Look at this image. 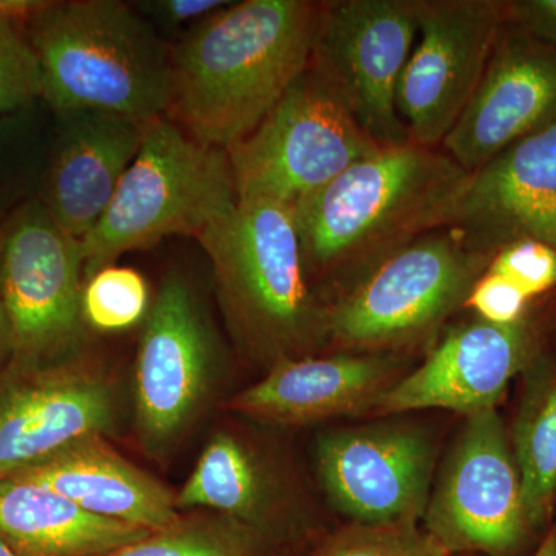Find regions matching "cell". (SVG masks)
<instances>
[{
  "label": "cell",
  "instance_id": "1",
  "mask_svg": "<svg viewBox=\"0 0 556 556\" xmlns=\"http://www.w3.org/2000/svg\"><path fill=\"white\" fill-rule=\"evenodd\" d=\"M470 181L444 150L412 141L351 164L292 207L309 278L338 295L394 252L452 228Z\"/></svg>",
  "mask_w": 556,
  "mask_h": 556
},
{
  "label": "cell",
  "instance_id": "2",
  "mask_svg": "<svg viewBox=\"0 0 556 556\" xmlns=\"http://www.w3.org/2000/svg\"><path fill=\"white\" fill-rule=\"evenodd\" d=\"M320 2L241 0L170 47L166 118L228 150L251 134L309 67Z\"/></svg>",
  "mask_w": 556,
  "mask_h": 556
},
{
  "label": "cell",
  "instance_id": "3",
  "mask_svg": "<svg viewBox=\"0 0 556 556\" xmlns=\"http://www.w3.org/2000/svg\"><path fill=\"white\" fill-rule=\"evenodd\" d=\"M230 332L266 369L327 350L325 302L311 288L294 211L241 200L199 237Z\"/></svg>",
  "mask_w": 556,
  "mask_h": 556
},
{
  "label": "cell",
  "instance_id": "4",
  "mask_svg": "<svg viewBox=\"0 0 556 556\" xmlns=\"http://www.w3.org/2000/svg\"><path fill=\"white\" fill-rule=\"evenodd\" d=\"M25 33L51 112L102 110L146 123L166 115L170 46L131 2L50 0Z\"/></svg>",
  "mask_w": 556,
  "mask_h": 556
},
{
  "label": "cell",
  "instance_id": "5",
  "mask_svg": "<svg viewBox=\"0 0 556 556\" xmlns=\"http://www.w3.org/2000/svg\"><path fill=\"white\" fill-rule=\"evenodd\" d=\"M237 203L226 150L201 144L166 116L152 119L104 217L80 241L84 278L167 237L199 240Z\"/></svg>",
  "mask_w": 556,
  "mask_h": 556
},
{
  "label": "cell",
  "instance_id": "6",
  "mask_svg": "<svg viewBox=\"0 0 556 556\" xmlns=\"http://www.w3.org/2000/svg\"><path fill=\"white\" fill-rule=\"evenodd\" d=\"M492 257L452 229L428 233L325 303L329 353H404L438 334L464 308Z\"/></svg>",
  "mask_w": 556,
  "mask_h": 556
},
{
  "label": "cell",
  "instance_id": "7",
  "mask_svg": "<svg viewBox=\"0 0 556 556\" xmlns=\"http://www.w3.org/2000/svg\"><path fill=\"white\" fill-rule=\"evenodd\" d=\"M382 149L308 67L251 134L226 153L237 197L294 207Z\"/></svg>",
  "mask_w": 556,
  "mask_h": 556
},
{
  "label": "cell",
  "instance_id": "8",
  "mask_svg": "<svg viewBox=\"0 0 556 556\" xmlns=\"http://www.w3.org/2000/svg\"><path fill=\"white\" fill-rule=\"evenodd\" d=\"M422 527L452 556L532 555L543 540L530 521L497 408L466 417L431 489Z\"/></svg>",
  "mask_w": 556,
  "mask_h": 556
},
{
  "label": "cell",
  "instance_id": "9",
  "mask_svg": "<svg viewBox=\"0 0 556 556\" xmlns=\"http://www.w3.org/2000/svg\"><path fill=\"white\" fill-rule=\"evenodd\" d=\"M83 244L39 199L0 226V300L13 368L64 361L86 327L80 313Z\"/></svg>",
  "mask_w": 556,
  "mask_h": 556
},
{
  "label": "cell",
  "instance_id": "10",
  "mask_svg": "<svg viewBox=\"0 0 556 556\" xmlns=\"http://www.w3.org/2000/svg\"><path fill=\"white\" fill-rule=\"evenodd\" d=\"M419 28V0H325L309 67L382 148L408 142L399 116V80Z\"/></svg>",
  "mask_w": 556,
  "mask_h": 556
},
{
  "label": "cell",
  "instance_id": "11",
  "mask_svg": "<svg viewBox=\"0 0 556 556\" xmlns=\"http://www.w3.org/2000/svg\"><path fill=\"white\" fill-rule=\"evenodd\" d=\"M437 456L430 428L393 417L321 433L317 478L328 503L346 522L422 525Z\"/></svg>",
  "mask_w": 556,
  "mask_h": 556
},
{
  "label": "cell",
  "instance_id": "12",
  "mask_svg": "<svg viewBox=\"0 0 556 556\" xmlns=\"http://www.w3.org/2000/svg\"><path fill=\"white\" fill-rule=\"evenodd\" d=\"M219 343L190 281L164 278L139 339L137 428L144 447L163 452L197 419L217 375Z\"/></svg>",
  "mask_w": 556,
  "mask_h": 556
},
{
  "label": "cell",
  "instance_id": "13",
  "mask_svg": "<svg viewBox=\"0 0 556 556\" xmlns=\"http://www.w3.org/2000/svg\"><path fill=\"white\" fill-rule=\"evenodd\" d=\"M506 0H419V39L397 86L409 141L439 149L484 75Z\"/></svg>",
  "mask_w": 556,
  "mask_h": 556
},
{
  "label": "cell",
  "instance_id": "14",
  "mask_svg": "<svg viewBox=\"0 0 556 556\" xmlns=\"http://www.w3.org/2000/svg\"><path fill=\"white\" fill-rule=\"evenodd\" d=\"M547 343L546 320L535 308L507 327L475 317L448 329L419 367L405 372L376 402L372 416L448 409L473 416L497 408L508 383Z\"/></svg>",
  "mask_w": 556,
  "mask_h": 556
},
{
  "label": "cell",
  "instance_id": "15",
  "mask_svg": "<svg viewBox=\"0 0 556 556\" xmlns=\"http://www.w3.org/2000/svg\"><path fill=\"white\" fill-rule=\"evenodd\" d=\"M116 391L101 369L60 361L11 369L0 383V478L50 459L115 426Z\"/></svg>",
  "mask_w": 556,
  "mask_h": 556
},
{
  "label": "cell",
  "instance_id": "16",
  "mask_svg": "<svg viewBox=\"0 0 556 556\" xmlns=\"http://www.w3.org/2000/svg\"><path fill=\"white\" fill-rule=\"evenodd\" d=\"M556 123V47L501 28L484 75L441 148L470 174Z\"/></svg>",
  "mask_w": 556,
  "mask_h": 556
},
{
  "label": "cell",
  "instance_id": "17",
  "mask_svg": "<svg viewBox=\"0 0 556 556\" xmlns=\"http://www.w3.org/2000/svg\"><path fill=\"white\" fill-rule=\"evenodd\" d=\"M53 139L39 201L83 241L104 217L121 179L137 159L146 121L102 112L53 113Z\"/></svg>",
  "mask_w": 556,
  "mask_h": 556
},
{
  "label": "cell",
  "instance_id": "18",
  "mask_svg": "<svg viewBox=\"0 0 556 556\" xmlns=\"http://www.w3.org/2000/svg\"><path fill=\"white\" fill-rule=\"evenodd\" d=\"M450 229L468 248L492 258L521 239L556 249V123L471 174Z\"/></svg>",
  "mask_w": 556,
  "mask_h": 556
},
{
  "label": "cell",
  "instance_id": "19",
  "mask_svg": "<svg viewBox=\"0 0 556 556\" xmlns=\"http://www.w3.org/2000/svg\"><path fill=\"white\" fill-rule=\"evenodd\" d=\"M397 353H329L287 358L237 394L229 408L240 415L300 427L343 416L371 415L376 402L404 376Z\"/></svg>",
  "mask_w": 556,
  "mask_h": 556
},
{
  "label": "cell",
  "instance_id": "20",
  "mask_svg": "<svg viewBox=\"0 0 556 556\" xmlns=\"http://www.w3.org/2000/svg\"><path fill=\"white\" fill-rule=\"evenodd\" d=\"M13 478L47 486L94 517L149 532L182 518L174 493L124 459L104 437L83 439Z\"/></svg>",
  "mask_w": 556,
  "mask_h": 556
},
{
  "label": "cell",
  "instance_id": "21",
  "mask_svg": "<svg viewBox=\"0 0 556 556\" xmlns=\"http://www.w3.org/2000/svg\"><path fill=\"white\" fill-rule=\"evenodd\" d=\"M289 495L276 467L247 439L219 431L175 495L179 511L207 508L239 519L274 541L288 532Z\"/></svg>",
  "mask_w": 556,
  "mask_h": 556
},
{
  "label": "cell",
  "instance_id": "22",
  "mask_svg": "<svg viewBox=\"0 0 556 556\" xmlns=\"http://www.w3.org/2000/svg\"><path fill=\"white\" fill-rule=\"evenodd\" d=\"M148 533L94 517L47 486L0 478V540L16 556H97Z\"/></svg>",
  "mask_w": 556,
  "mask_h": 556
},
{
  "label": "cell",
  "instance_id": "23",
  "mask_svg": "<svg viewBox=\"0 0 556 556\" xmlns=\"http://www.w3.org/2000/svg\"><path fill=\"white\" fill-rule=\"evenodd\" d=\"M521 376V399L508 434L530 521L546 535L556 508L555 348L547 342Z\"/></svg>",
  "mask_w": 556,
  "mask_h": 556
},
{
  "label": "cell",
  "instance_id": "24",
  "mask_svg": "<svg viewBox=\"0 0 556 556\" xmlns=\"http://www.w3.org/2000/svg\"><path fill=\"white\" fill-rule=\"evenodd\" d=\"M54 115L42 100L0 115V226L38 199L49 163Z\"/></svg>",
  "mask_w": 556,
  "mask_h": 556
},
{
  "label": "cell",
  "instance_id": "25",
  "mask_svg": "<svg viewBox=\"0 0 556 556\" xmlns=\"http://www.w3.org/2000/svg\"><path fill=\"white\" fill-rule=\"evenodd\" d=\"M277 541L225 515L181 518L97 556H274Z\"/></svg>",
  "mask_w": 556,
  "mask_h": 556
},
{
  "label": "cell",
  "instance_id": "26",
  "mask_svg": "<svg viewBox=\"0 0 556 556\" xmlns=\"http://www.w3.org/2000/svg\"><path fill=\"white\" fill-rule=\"evenodd\" d=\"M150 308L149 283L137 269L109 265L84 278L80 313L87 327L127 331L144 321Z\"/></svg>",
  "mask_w": 556,
  "mask_h": 556
},
{
  "label": "cell",
  "instance_id": "27",
  "mask_svg": "<svg viewBox=\"0 0 556 556\" xmlns=\"http://www.w3.org/2000/svg\"><path fill=\"white\" fill-rule=\"evenodd\" d=\"M314 556H452L422 525L345 522L329 533Z\"/></svg>",
  "mask_w": 556,
  "mask_h": 556
},
{
  "label": "cell",
  "instance_id": "28",
  "mask_svg": "<svg viewBox=\"0 0 556 556\" xmlns=\"http://www.w3.org/2000/svg\"><path fill=\"white\" fill-rule=\"evenodd\" d=\"M42 100V73L25 25L0 21V115Z\"/></svg>",
  "mask_w": 556,
  "mask_h": 556
},
{
  "label": "cell",
  "instance_id": "29",
  "mask_svg": "<svg viewBox=\"0 0 556 556\" xmlns=\"http://www.w3.org/2000/svg\"><path fill=\"white\" fill-rule=\"evenodd\" d=\"M486 270L514 281L536 302L556 291V249L535 239L517 240L496 251Z\"/></svg>",
  "mask_w": 556,
  "mask_h": 556
},
{
  "label": "cell",
  "instance_id": "30",
  "mask_svg": "<svg viewBox=\"0 0 556 556\" xmlns=\"http://www.w3.org/2000/svg\"><path fill=\"white\" fill-rule=\"evenodd\" d=\"M533 303L514 281L485 270L468 292L464 308L489 324L507 327L529 316Z\"/></svg>",
  "mask_w": 556,
  "mask_h": 556
},
{
  "label": "cell",
  "instance_id": "31",
  "mask_svg": "<svg viewBox=\"0 0 556 556\" xmlns=\"http://www.w3.org/2000/svg\"><path fill=\"white\" fill-rule=\"evenodd\" d=\"M230 2L232 0H137L131 5L172 47Z\"/></svg>",
  "mask_w": 556,
  "mask_h": 556
},
{
  "label": "cell",
  "instance_id": "32",
  "mask_svg": "<svg viewBox=\"0 0 556 556\" xmlns=\"http://www.w3.org/2000/svg\"><path fill=\"white\" fill-rule=\"evenodd\" d=\"M506 21L556 47V0H506Z\"/></svg>",
  "mask_w": 556,
  "mask_h": 556
},
{
  "label": "cell",
  "instance_id": "33",
  "mask_svg": "<svg viewBox=\"0 0 556 556\" xmlns=\"http://www.w3.org/2000/svg\"><path fill=\"white\" fill-rule=\"evenodd\" d=\"M50 0H0V21L25 25L40 13Z\"/></svg>",
  "mask_w": 556,
  "mask_h": 556
},
{
  "label": "cell",
  "instance_id": "34",
  "mask_svg": "<svg viewBox=\"0 0 556 556\" xmlns=\"http://www.w3.org/2000/svg\"><path fill=\"white\" fill-rule=\"evenodd\" d=\"M530 556H556V521L548 527L546 535L540 541Z\"/></svg>",
  "mask_w": 556,
  "mask_h": 556
},
{
  "label": "cell",
  "instance_id": "35",
  "mask_svg": "<svg viewBox=\"0 0 556 556\" xmlns=\"http://www.w3.org/2000/svg\"><path fill=\"white\" fill-rule=\"evenodd\" d=\"M9 342V328H7L5 313H3L2 300H0V342Z\"/></svg>",
  "mask_w": 556,
  "mask_h": 556
},
{
  "label": "cell",
  "instance_id": "36",
  "mask_svg": "<svg viewBox=\"0 0 556 556\" xmlns=\"http://www.w3.org/2000/svg\"><path fill=\"white\" fill-rule=\"evenodd\" d=\"M0 556H16L14 555V552L11 551V548L7 546L5 543H3L2 540H0Z\"/></svg>",
  "mask_w": 556,
  "mask_h": 556
},
{
  "label": "cell",
  "instance_id": "37",
  "mask_svg": "<svg viewBox=\"0 0 556 556\" xmlns=\"http://www.w3.org/2000/svg\"><path fill=\"white\" fill-rule=\"evenodd\" d=\"M274 556H283V555H280V554H276V555H274Z\"/></svg>",
  "mask_w": 556,
  "mask_h": 556
}]
</instances>
